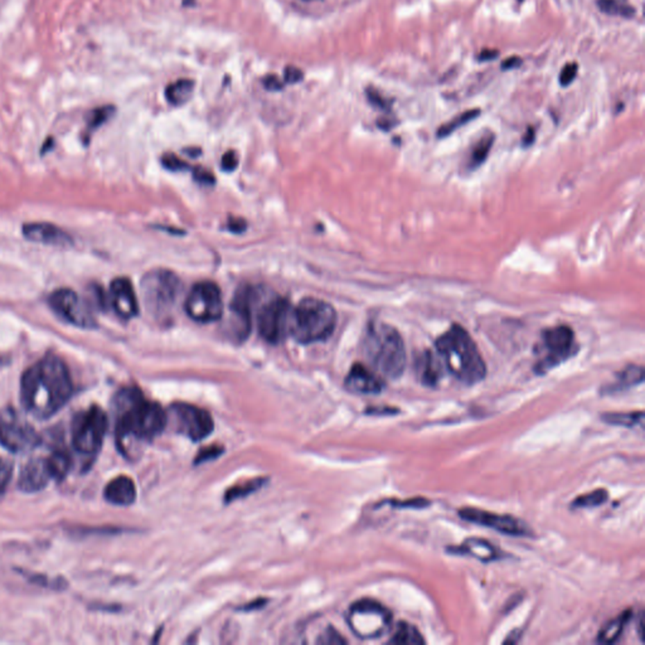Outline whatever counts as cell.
I'll return each mask as SVG.
<instances>
[{"label":"cell","mask_w":645,"mask_h":645,"mask_svg":"<svg viewBox=\"0 0 645 645\" xmlns=\"http://www.w3.org/2000/svg\"><path fill=\"white\" fill-rule=\"evenodd\" d=\"M162 162H163V165H164L165 168H166V169H171V171H177V172H179V171H184V169L188 168V164H187L186 162H183L182 159L175 157L174 154H165V155H163Z\"/></svg>","instance_id":"f35d334b"},{"label":"cell","mask_w":645,"mask_h":645,"mask_svg":"<svg viewBox=\"0 0 645 645\" xmlns=\"http://www.w3.org/2000/svg\"><path fill=\"white\" fill-rule=\"evenodd\" d=\"M481 115V110L479 109H473V110L464 111L461 112L458 117H454L452 119L449 123L447 124L442 125L438 130V137H447L449 135H452L454 131L458 130L461 126L464 125L469 124L470 121H473L474 119Z\"/></svg>","instance_id":"4dcf8cb0"},{"label":"cell","mask_w":645,"mask_h":645,"mask_svg":"<svg viewBox=\"0 0 645 645\" xmlns=\"http://www.w3.org/2000/svg\"><path fill=\"white\" fill-rule=\"evenodd\" d=\"M186 311L194 322H212L223 316V299L217 284L200 282L193 285L187 296Z\"/></svg>","instance_id":"9c48e42d"},{"label":"cell","mask_w":645,"mask_h":645,"mask_svg":"<svg viewBox=\"0 0 645 645\" xmlns=\"http://www.w3.org/2000/svg\"><path fill=\"white\" fill-rule=\"evenodd\" d=\"M338 316L329 302L316 298H305L291 309L289 334L302 344L328 339L336 329Z\"/></svg>","instance_id":"5b68a950"},{"label":"cell","mask_w":645,"mask_h":645,"mask_svg":"<svg viewBox=\"0 0 645 645\" xmlns=\"http://www.w3.org/2000/svg\"><path fill=\"white\" fill-rule=\"evenodd\" d=\"M436 350L447 371L465 385H476L487 376V366L473 338L454 324L436 341Z\"/></svg>","instance_id":"3957f363"},{"label":"cell","mask_w":645,"mask_h":645,"mask_svg":"<svg viewBox=\"0 0 645 645\" xmlns=\"http://www.w3.org/2000/svg\"><path fill=\"white\" fill-rule=\"evenodd\" d=\"M460 518L464 521L484 526L488 528L495 529L508 535H527L528 531L524 523L518 521L515 517L506 515H497L488 510L478 508H461L459 510Z\"/></svg>","instance_id":"9a60e30c"},{"label":"cell","mask_w":645,"mask_h":645,"mask_svg":"<svg viewBox=\"0 0 645 645\" xmlns=\"http://www.w3.org/2000/svg\"><path fill=\"white\" fill-rule=\"evenodd\" d=\"M390 644L422 645L425 644V639L413 625L399 623L390 639Z\"/></svg>","instance_id":"83f0119b"},{"label":"cell","mask_w":645,"mask_h":645,"mask_svg":"<svg viewBox=\"0 0 645 645\" xmlns=\"http://www.w3.org/2000/svg\"><path fill=\"white\" fill-rule=\"evenodd\" d=\"M454 553L459 555H465V556H472L483 562H490L495 561L498 557L501 556L499 551L495 549L492 543L484 541V540H478V538H470L463 543L458 549H453Z\"/></svg>","instance_id":"603a6c76"},{"label":"cell","mask_w":645,"mask_h":645,"mask_svg":"<svg viewBox=\"0 0 645 645\" xmlns=\"http://www.w3.org/2000/svg\"><path fill=\"white\" fill-rule=\"evenodd\" d=\"M166 416L168 424L171 422L177 433L186 435L193 441L206 439L214 429L211 415L189 404H174Z\"/></svg>","instance_id":"8fae6325"},{"label":"cell","mask_w":645,"mask_h":645,"mask_svg":"<svg viewBox=\"0 0 645 645\" xmlns=\"http://www.w3.org/2000/svg\"><path fill=\"white\" fill-rule=\"evenodd\" d=\"M12 478V465L6 460L0 459V493L4 492Z\"/></svg>","instance_id":"b9f144b4"},{"label":"cell","mask_w":645,"mask_h":645,"mask_svg":"<svg viewBox=\"0 0 645 645\" xmlns=\"http://www.w3.org/2000/svg\"><path fill=\"white\" fill-rule=\"evenodd\" d=\"M262 484H264L262 479H255V481H246L243 484H237V485H234V487L227 490L226 495H225V501L230 503V501H234L236 499L243 498L246 495H250L251 493L256 492Z\"/></svg>","instance_id":"e575fe53"},{"label":"cell","mask_w":645,"mask_h":645,"mask_svg":"<svg viewBox=\"0 0 645 645\" xmlns=\"http://www.w3.org/2000/svg\"><path fill=\"white\" fill-rule=\"evenodd\" d=\"M632 618V610L623 611L617 618L611 619L609 623L599 633L597 642L603 644H612L618 640L624 632L625 626Z\"/></svg>","instance_id":"cb8c5ba5"},{"label":"cell","mask_w":645,"mask_h":645,"mask_svg":"<svg viewBox=\"0 0 645 645\" xmlns=\"http://www.w3.org/2000/svg\"><path fill=\"white\" fill-rule=\"evenodd\" d=\"M103 495L105 499L114 506L128 507L137 499V488L129 476L120 475L106 485Z\"/></svg>","instance_id":"44dd1931"},{"label":"cell","mask_w":645,"mask_h":645,"mask_svg":"<svg viewBox=\"0 0 645 645\" xmlns=\"http://www.w3.org/2000/svg\"><path fill=\"white\" fill-rule=\"evenodd\" d=\"M608 492L605 489H596L594 492H590L587 495H580L577 497L575 501H572V508H592V507H599L604 504L608 501Z\"/></svg>","instance_id":"836d02e7"},{"label":"cell","mask_w":645,"mask_h":645,"mask_svg":"<svg viewBox=\"0 0 645 645\" xmlns=\"http://www.w3.org/2000/svg\"><path fill=\"white\" fill-rule=\"evenodd\" d=\"M601 419L604 420L608 425L623 426V427H635L642 425L644 421L643 411L638 412H609L603 415Z\"/></svg>","instance_id":"f1b7e54d"},{"label":"cell","mask_w":645,"mask_h":645,"mask_svg":"<svg viewBox=\"0 0 645 645\" xmlns=\"http://www.w3.org/2000/svg\"><path fill=\"white\" fill-rule=\"evenodd\" d=\"M264 86L265 89H268V91H279V89H284V83L280 81L277 77L275 75H268L264 78Z\"/></svg>","instance_id":"f6af8a7d"},{"label":"cell","mask_w":645,"mask_h":645,"mask_svg":"<svg viewBox=\"0 0 645 645\" xmlns=\"http://www.w3.org/2000/svg\"><path fill=\"white\" fill-rule=\"evenodd\" d=\"M110 302L112 309L121 319L135 318L139 313L137 294L129 279L117 277L110 285Z\"/></svg>","instance_id":"e0dca14e"},{"label":"cell","mask_w":645,"mask_h":645,"mask_svg":"<svg viewBox=\"0 0 645 645\" xmlns=\"http://www.w3.org/2000/svg\"><path fill=\"white\" fill-rule=\"evenodd\" d=\"M345 387L353 393L377 395L384 391L385 382L362 363L353 364L345 378Z\"/></svg>","instance_id":"ffe728a7"},{"label":"cell","mask_w":645,"mask_h":645,"mask_svg":"<svg viewBox=\"0 0 645 645\" xmlns=\"http://www.w3.org/2000/svg\"><path fill=\"white\" fill-rule=\"evenodd\" d=\"M108 416L98 406L78 412L72 422V445L77 453L96 455L108 431Z\"/></svg>","instance_id":"52a82bcc"},{"label":"cell","mask_w":645,"mask_h":645,"mask_svg":"<svg viewBox=\"0 0 645 645\" xmlns=\"http://www.w3.org/2000/svg\"><path fill=\"white\" fill-rule=\"evenodd\" d=\"M196 87V83L189 78H182L175 83H171L165 89V97L168 103L174 106L184 105L191 100Z\"/></svg>","instance_id":"484cf974"},{"label":"cell","mask_w":645,"mask_h":645,"mask_svg":"<svg viewBox=\"0 0 645 645\" xmlns=\"http://www.w3.org/2000/svg\"><path fill=\"white\" fill-rule=\"evenodd\" d=\"M498 55H499V52L497 49H484V51H481L478 60L479 61H490L493 58H497Z\"/></svg>","instance_id":"7dc6e473"},{"label":"cell","mask_w":645,"mask_h":645,"mask_svg":"<svg viewBox=\"0 0 645 645\" xmlns=\"http://www.w3.org/2000/svg\"><path fill=\"white\" fill-rule=\"evenodd\" d=\"M522 64V58L519 57H509L504 62L501 63V69H513L519 67Z\"/></svg>","instance_id":"bcb514c9"},{"label":"cell","mask_w":645,"mask_h":645,"mask_svg":"<svg viewBox=\"0 0 645 645\" xmlns=\"http://www.w3.org/2000/svg\"><path fill=\"white\" fill-rule=\"evenodd\" d=\"M72 391L67 366L53 354L42 358L22 377V405L35 419L52 418L69 402Z\"/></svg>","instance_id":"6da1fadb"},{"label":"cell","mask_w":645,"mask_h":645,"mask_svg":"<svg viewBox=\"0 0 645 645\" xmlns=\"http://www.w3.org/2000/svg\"><path fill=\"white\" fill-rule=\"evenodd\" d=\"M194 179L199 182L200 184H206V186H209V184H213L214 183V177H213L212 173L207 169H203V168H196L194 169Z\"/></svg>","instance_id":"7bdbcfd3"},{"label":"cell","mask_w":645,"mask_h":645,"mask_svg":"<svg viewBox=\"0 0 645 645\" xmlns=\"http://www.w3.org/2000/svg\"><path fill=\"white\" fill-rule=\"evenodd\" d=\"M578 72V64L576 62L567 63L560 74V83L561 86H569L574 83Z\"/></svg>","instance_id":"8d00e7d4"},{"label":"cell","mask_w":645,"mask_h":645,"mask_svg":"<svg viewBox=\"0 0 645 645\" xmlns=\"http://www.w3.org/2000/svg\"><path fill=\"white\" fill-rule=\"evenodd\" d=\"M237 164H239V160H237V157H236V153L232 150L227 151L226 154L223 155V158H222V168H223V171L232 172L234 169H236Z\"/></svg>","instance_id":"ee69618b"},{"label":"cell","mask_w":645,"mask_h":645,"mask_svg":"<svg viewBox=\"0 0 645 645\" xmlns=\"http://www.w3.org/2000/svg\"><path fill=\"white\" fill-rule=\"evenodd\" d=\"M639 637L642 640H644V615L643 614L640 615V620H639Z\"/></svg>","instance_id":"681fc988"},{"label":"cell","mask_w":645,"mask_h":645,"mask_svg":"<svg viewBox=\"0 0 645 645\" xmlns=\"http://www.w3.org/2000/svg\"><path fill=\"white\" fill-rule=\"evenodd\" d=\"M495 135L493 132H485L483 137L474 144L472 150L469 153L465 168L467 171H475L487 160L489 153L495 143Z\"/></svg>","instance_id":"d4e9b609"},{"label":"cell","mask_w":645,"mask_h":645,"mask_svg":"<svg viewBox=\"0 0 645 645\" xmlns=\"http://www.w3.org/2000/svg\"><path fill=\"white\" fill-rule=\"evenodd\" d=\"M597 6L601 12L610 15H618L625 18H632L635 14V9L623 0H599Z\"/></svg>","instance_id":"1f68e13d"},{"label":"cell","mask_w":645,"mask_h":645,"mask_svg":"<svg viewBox=\"0 0 645 645\" xmlns=\"http://www.w3.org/2000/svg\"><path fill=\"white\" fill-rule=\"evenodd\" d=\"M0 444L9 452L26 453L41 444V436L15 415H6L0 418Z\"/></svg>","instance_id":"5bb4252c"},{"label":"cell","mask_w":645,"mask_h":645,"mask_svg":"<svg viewBox=\"0 0 645 645\" xmlns=\"http://www.w3.org/2000/svg\"><path fill=\"white\" fill-rule=\"evenodd\" d=\"M52 479L47 459L35 458L22 467L18 487L26 493H35L47 487Z\"/></svg>","instance_id":"ac0fdd59"},{"label":"cell","mask_w":645,"mask_h":645,"mask_svg":"<svg viewBox=\"0 0 645 645\" xmlns=\"http://www.w3.org/2000/svg\"><path fill=\"white\" fill-rule=\"evenodd\" d=\"M318 643H320V644H344L345 640L334 629L329 628V629H327L325 632L322 633L320 639L318 640Z\"/></svg>","instance_id":"60d3db41"},{"label":"cell","mask_w":645,"mask_h":645,"mask_svg":"<svg viewBox=\"0 0 645 645\" xmlns=\"http://www.w3.org/2000/svg\"><path fill=\"white\" fill-rule=\"evenodd\" d=\"M366 95H367L368 101H370L375 108L385 111H390V109H391V101H388L381 92H378L377 89H373V87H368V89H366Z\"/></svg>","instance_id":"d590c367"},{"label":"cell","mask_w":645,"mask_h":645,"mask_svg":"<svg viewBox=\"0 0 645 645\" xmlns=\"http://www.w3.org/2000/svg\"><path fill=\"white\" fill-rule=\"evenodd\" d=\"M291 308L286 299L274 298L268 300L257 313V329L266 342L279 343L289 333Z\"/></svg>","instance_id":"7c38bea8"},{"label":"cell","mask_w":645,"mask_h":645,"mask_svg":"<svg viewBox=\"0 0 645 645\" xmlns=\"http://www.w3.org/2000/svg\"><path fill=\"white\" fill-rule=\"evenodd\" d=\"M252 289L243 286L236 291L231 302L234 334L237 339H246L250 334L252 319Z\"/></svg>","instance_id":"2e32d148"},{"label":"cell","mask_w":645,"mask_h":645,"mask_svg":"<svg viewBox=\"0 0 645 645\" xmlns=\"http://www.w3.org/2000/svg\"><path fill=\"white\" fill-rule=\"evenodd\" d=\"M222 453H223V447H218V445L217 447L214 445V447H206V449L199 452L198 456L196 458V464H202L205 461L216 459V458L221 456Z\"/></svg>","instance_id":"74e56055"},{"label":"cell","mask_w":645,"mask_h":645,"mask_svg":"<svg viewBox=\"0 0 645 645\" xmlns=\"http://www.w3.org/2000/svg\"><path fill=\"white\" fill-rule=\"evenodd\" d=\"M416 371L422 385L435 387L442 376V366L431 350H425L416 359Z\"/></svg>","instance_id":"7402d4cb"},{"label":"cell","mask_w":645,"mask_h":645,"mask_svg":"<svg viewBox=\"0 0 645 645\" xmlns=\"http://www.w3.org/2000/svg\"><path fill=\"white\" fill-rule=\"evenodd\" d=\"M180 293V279L166 268L151 270L141 280V294L146 310L160 322L172 319Z\"/></svg>","instance_id":"8992f818"},{"label":"cell","mask_w":645,"mask_h":645,"mask_svg":"<svg viewBox=\"0 0 645 645\" xmlns=\"http://www.w3.org/2000/svg\"><path fill=\"white\" fill-rule=\"evenodd\" d=\"M117 441L126 455L132 442L151 441L164 431L166 411L157 402L148 401L135 387L123 388L115 398Z\"/></svg>","instance_id":"7a4b0ae2"},{"label":"cell","mask_w":645,"mask_h":645,"mask_svg":"<svg viewBox=\"0 0 645 645\" xmlns=\"http://www.w3.org/2000/svg\"><path fill=\"white\" fill-rule=\"evenodd\" d=\"M533 141H535V130L532 128H529L526 137L523 139V143H524V145H529L532 144Z\"/></svg>","instance_id":"c3c4849f"},{"label":"cell","mask_w":645,"mask_h":645,"mask_svg":"<svg viewBox=\"0 0 645 645\" xmlns=\"http://www.w3.org/2000/svg\"><path fill=\"white\" fill-rule=\"evenodd\" d=\"M49 300L51 308L69 324L83 329L96 327L89 302L81 299L74 290L58 289L49 295Z\"/></svg>","instance_id":"4fadbf2b"},{"label":"cell","mask_w":645,"mask_h":645,"mask_svg":"<svg viewBox=\"0 0 645 645\" xmlns=\"http://www.w3.org/2000/svg\"><path fill=\"white\" fill-rule=\"evenodd\" d=\"M114 114H115V108L112 105H105V106L89 111L87 120H86L87 123H86V131L83 134V139L85 140L89 139V135L98 129L101 125L105 124Z\"/></svg>","instance_id":"f546056e"},{"label":"cell","mask_w":645,"mask_h":645,"mask_svg":"<svg viewBox=\"0 0 645 645\" xmlns=\"http://www.w3.org/2000/svg\"><path fill=\"white\" fill-rule=\"evenodd\" d=\"M363 353L382 376L397 379L406 368L405 343L396 328L386 322H372L366 330Z\"/></svg>","instance_id":"277c9868"},{"label":"cell","mask_w":645,"mask_h":645,"mask_svg":"<svg viewBox=\"0 0 645 645\" xmlns=\"http://www.w3.org/2000/svg\"><path fill=\"white\" fill-rule=\"evenodd\" d=\"M46 459L49 463L52 478L57 481H63L66 475L69 474L71 464H72L69 454L64 449L60 447V449H55Z\"/></svg>","instance_id":"4316f807"},{"label":"cell","mask_w":645,"mask_h":645,"mask_svg":"<svg viewBox=\"0 0 645 645\" xmlns=\"http://www.w3.org/2000/svg\"><path fill=\"white\" fill-rule=\"evenodd\" d=\"M644 381V370L640 366H629L618 375L617 388L624 390L632 386L640 385Z\"/></svg>","instance_id":"d6a6232c"},{"label":"cell","mask_w":645,"mask_h":645,"mask_svg":"<svg viewBox=\"0 0 645 645\" xmlns=\"http://www.w3.org/2000/svg\"><path fill=\"white\" fill-rule=\"evenodd\" d=\"M348 625L361 639L379 638L391 629L392 614L384 605L363 599L350 606Z\"/></svg>","instance_id":"ba28073f"},{"label":"cell","mask_w":645,"mask_h":645,"mask_svg":"<svg viewBox=\"0 0 645 645\" xmlns=\"http://www.w3.org/2000/svg\"><path fill=\"white\" fill-rule=\"evenodd\" d=\"M304 78V74L300 69L294 67V66H288L284 71V85H293L302 81Z\"/></svg>","instance_id":"ab89813d"},{"label":"cell","mask_w":645,"mask_h":645,"mask_svg":"<svg viewBox=\"0 0 645 645\" xmlns=\"http://www.w3.org/2000/svg\"><path fill=\"white\" fill-rule=\"evenodd\" d=\"M541 350L544 354L535 366V371L543 375L576 354L577 344L574 330L567 325H560L556 328L544 330Z\"/></svg>","instance_id":"30bf717a"},{"label":"cell","mask_w":645,"mask_h":645,"mask_svg":"<svg viewBox=\"0 0 645 645\" xmlns=\"http://www.w3.org/2000/svg\"><path fill=\"white\" fill-rule=\"evenodd\" d=\"M23 236L26 240L49 246L57 248H69L72 245V239L67 232H64L60 227L46 223V222H35L27 223L23 226Z\"/></svg>","instance_id":"d6986e66"}]
</instances>
